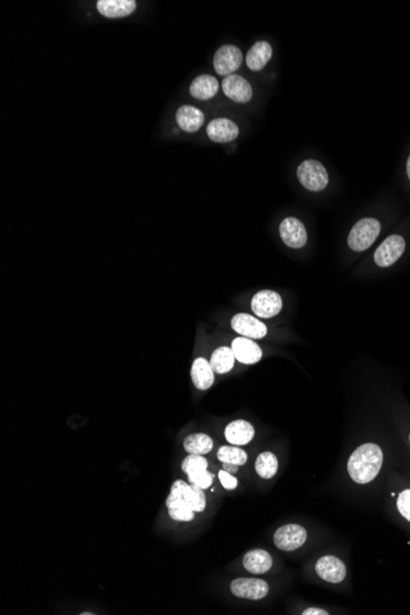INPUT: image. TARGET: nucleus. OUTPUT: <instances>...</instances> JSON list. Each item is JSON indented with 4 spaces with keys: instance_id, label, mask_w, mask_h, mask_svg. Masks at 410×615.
Wrapping results in <instances>:
<instances>
[{
    "instance_id": "nucleus-1",
    "label": "nucleus",
    "mask_w": 410,
    "mask_h": 615,
    "mask_svg": "<svg viewBox=\"0 0 410 615\" xmlns=\"http://www.w3.org/2000/svg\"><path fill=\"white\" fill-rule=\"evenodd\" d=\"M166 508L172 520L179 522L193 521L197 512L207 508V498L203 489L184 480H176L171 486L170 495L166 500Z\"/></svg>"
},
{
    "instance_id": "nucleus-2",
    "label": "nucleus",
    "mask_w": 410,
    "mask_h": 615,
    "mask_svg": "<svg viewBox=\"0 0 410 615\" xmlns=\"http://www.w3.org/2000/svg\"><path fill=\"white\" fill-rule=\"evenodd\" d=\"M382 463L383 453L380 446L375 443H365L350 455L348 472L355 483H371L380 473Z\"/></svg>"
},
{
    "instance_id": "nucleus-3",
    "label": "nucleus",
    "mask_w": 410,
    "mask_h": 615,
    "mask_svg": "<svg viewBox=\"0 0 410 615\" xmlns=\"http://www.w3.org/2000/svg\"><path fill=\"white\" fill-rule=\"evenodd\" d=\"M381 232L380 221L373 217H365L358 220L348 236V244L355 252H363L370 249L378 240Z\"/></svg>"
},
{
    "instance_id": "nucleus-4",
    "label": "nucleus",
    "mask_w": 410,
    "mask_h": 615,
    "mask_svg": "<svg viewBox=\"0 0 410 615\" xmlns=\"http://www.w3.org/2000/svg\"><path fill=\"white\" fill-rule=\"evenodd\" d=\"M297 179L303 187L312 192H321L330 182L327 169L317 160L302 161L297 167Z\"/></svg>"
},
{
    "instance_id": "nucleus-5",
    "label": "nucleus",
    "mask_w": 410,
    "mask_h": 615,
    "mask_svg": "<svg viewBox=\"0 0 410 615\" xmlns=\"http://www.w3.org/2000/svg\"><path fill=\"white\" fill-rule=\"evenodd\" d=\"M182 470L188 475L191 484H194L203 490L212 486L214 477L210 472H207V460L203 455H187L182 462Z\"/></svg>"
},
{
    "instance_id": "nucleus-6",
    "label": "nucleus",
    "mask_w": 410,
    "mask_h": 615,
    "mask_svg": "<svg viewBox=\"0 0 410 615\" xmlns=\"http://www.w3.org/2000/svg\"><path fill=\"white\" fill-rule=\"evenodd\" d=\"M243 61V54L240 48L234 44H224L217 49L212 66L219 76H229L235 73Z\"/></svg>"
},
{
    "instance_id": "nucleus-7",
    "label": "nucleus",
    "mask_w": 410,
    "mask_h": 615,
    "mask_svg": "<svg viewBox=\"0 0 410 615\" xmlns=\"http://www.w3.org/2000/svg\"><path fill=\"white\" fill-rule=\"evenodd\" d=\"M307 532L300 525H285L274 533V544L283 551H294L306 543Z\"/></svg>"
},
{
    "instance_id": "nucleus-8",
    "label": "nucleus",
    "mask_w": 410,
    "mask_h": 615,
    "mask_svg": "<svg viewBox=\"0 0 410 615\" xmlns=\"http://www.w3.org/2000/svg\"><path fill=\"white\" fill-rule=\"evenodd\" d=\"M406 251V241L399 235H391L383 241L373 254V261L378 267H391L401 258Z\"/></svg>"
},
{
    "instance_id": "nucleus-9",
    "label": "nucleus",
    "mask_w": 410,
    "mask_h": 615,
    "mask_svg": "<svg viewBox=\"0 0 410 615\" xmlns=\"http://www.w3.org/2000/svg\"><path fill=\"white\" fill-rule=\"evenodd\" d=\"M251 307L260 318H272L283 309V299L273 290H262L253 296Z\"/></svg>"
},
{
    "instance_id": "nucleus-10",
    "label": "nucleus",
    "mask_w": 410,
    "mask_h": 615,
    "mask_svg": "<svg viewBox=\"0 0 410 615\" xmlns=\"http://www.w3.org/2000/svg\"><path fill=\"white\" fill-rule=\"evenodd\" d=\"M230 590L234 596L242 599L260 601L268 595L269 586L260 578H240L232 581Z\"/></svg>"
},
{
    "instance_id": "nucleus-11",
    "label": "nucleus",
    "mask_w": 410,
    "mask_h": 615,
    "mask_svg": "<svg viewBox=\"0 0 410 615\" xmlns=\"http://www.w3.org/2000/svg\"><path fill=\"white\" fill-rule=\"evenodd\" d=\"M279 232L284 244L290 249H302L307 242L305 225L296 217H287L279 226Z\"/></svg>"
},
{
    "instance_id": "nucleus-12",
    "label": "nucleus",
    "mask_w": 410,
    "mask_h": 615,
    "mask_svg": "<svg viewBox=\"0 0 410 615\" xmlns=\"http://www.w3.org/2000/svg\"><path fill=\"white\" fill-rule=\"evenodd\" d=\"M231 327L236 333L250 339H262L268 333L267 326L248 314H239L234 316Z\"/></svg>"
},
{
    "instance_id": "nucleus-13",
    "label": "nucleus",
    "mask_w": 410,
    "mask_h": 615,
    "mask_svg": "<svg viewBox=\"0 0 410 615\" xmlns=\"http://www.w3.org/2000/svg\"><path fill=\"white\" fill-rule=\"evenodd\" d=\"M222 88L224 94L237 104H247L253 96L250 83L237 74L227 76L222 81Z\"/></svg>"
},
{
    "instance_id": "nucleus-14",
    "label": "nucleus",
    "mask_w": 410,
    "mask_h": 615,
    "mask_svg": "<svg viewBox=\"0 0 410 615\" xmlns=\"http://www.w3.org/2000/svg\"><path fill=\"white\" fill-rule=\"evenodd\" d=\"M316 573L325 583H340L346 576V566L337 556L325 555L317 561Z\"/></svg>"
},
{
    "instance_id": "nucleus-15",
    "label": "nucleus",
    "mask_w": 410,
    "mask_h": 615,
    "mask_svg": "<svg viewBox=\"0 0 410 615\" xmlns=\"http://www.w3.org/2000/svg\"><path fill=\"white\" fill-rule=\"evenodd\" d=\"M231 349L235 354L236 360L245 365H253L263 357L260 345L253 342V339L246 337L234 339Z\"/></svg>"
},
{
    "instance_id": "nucleus-16",
    "label": "nucleus",
    "mask_w": 410,
    "mask_h": 615,
    "mask_svg": "<svg viewBox=\"0 0 410 615\" xmlns=\"http://www.w3.org/2000/svg\"><path fill=\"white\" fill-rule=\"evenodd\" d=\"M239 127L227 118H217L207 124V134L214 143H230L239 136Z\"/></svg>"
},
{
    "instance_id": "nucleus-17",
    "label": "nucleus",
    "mask_w": 410,
    "mask_h": 615,
    "mask_svg": "<svg viewBox=\"0 0 410 615\" xmlns=\"http://www.w3.org/2000/svg\"><path fill=\"white\" fill-rule=\"evenodd\" d=\"M96 8L104 18L121 19L132 15L137 9V3L134 0H99Z\"/></svg>"
},
{
    "instance_id": "nucleus-18",
    "label": "nucleus",
    "mask_w": 410,
    "mask_h": 615,
    "mask_svg": "<svg viewBox=\"0 0 410 615\" xmlns=\"http://www.w3.org/2000/svg\"><path fill=\"white\" fill-rule=\"evenodd\" d=\"M204 113L199 108L189 105H184L177 109L176 122L179 127L187 133H194L199 131L204 123Z\"/></svg>"
},
{
    "instance_id": "nucleus-19",
    "label": "nucleus",
    "mask_w": 410,
    "mask_h": 615,
    "mask_svg": "<svg viewBox=\"0 0 410 615\" xmlns=\"http://www.w3.org/2000/svg\"><path fill=\"white\" fill-rule=\"evenodd\" d=\"M255 437V428L246 420H235L225 429V438L234 446H245Z\"/></svg>"
},
{
    "instance_id": "nucleus-20",
    "label": "nucleus",
    "mask_w": 410,
    "mask_h": 615,
    "mask_svg": "<svg viewBox=\"0 0 410 615\" xmlns=\"http://www.w3.org/2000/svg\"><path fill=\"white\" fill-rule=\"evenodd\" d=\"M191 377L194 387L200 390H209L215 381L212 365L204 357H198L194 360L191 369Z\"/></svg>"
},
{
    "instance_id": "nucleus-21",
    "label": "nucleus",
    "mask_w": 410,
    "mask_h": 615,
    "mask_svg": "<svg viewBox=\"0 0 410 615\" xmlns=\"http://www.w3.org/2000/svg\"><path fill=\"white\" fill-rule=\"evenodd\" d=\"M243 568L251 573L262 575L268 573L273 566V559L268 551L263 549L250 550L243 556Z\"/></svg>"
},
{
    "instance_id": "nucleus-22",
    "label": "nucleus",
    "mask_w": 410,
    "mask_h": 615,
    "mask_svg": "<svg viewBox=\"0 0 410 615\" xmlns=\"http://www.w3.org/2000/svg\"><path fill=\"white\" fill-rule=\"evenodd\" d=\"M272 56H273V48L270 46V43L260 41V42L255 43L250 48V51L247 52L246 64L251 71H260L268 64Z\"/></svg>"
},
{
    "instance_id": "nucleus-23",
    "label": "nucleus",
    "mask_w": 410,
    "mask_h": 615,
    "mask_svg": "<svg viewBox=\"0 0 410 615\" xmlns=\"http://www.w3.org/2000/svg\"><path fill=\"white\" fill-rule=\"evenodd\" d=\"M217 91H219V81L217 78L207 74L197 76L189 86V92L194 99L202 100V101L212 99L217 94Z\"/></svg>"
},
{
    "instance_id": "nucleus-24",
    "label": "nucleus",
    "mask_w": 410,
    "mask_h": 615,
    "mask_svg": "<svg viewBox=\"0 0 410 615\" xmlns=\"http://www.w3.org/2000/svg\"><path fill=\"white\" fill-rule=\"evenodd\" d=\"M235 354L232 352V349L229 348V347H220L212 352L209 362H210L214 372L224 375V374L231 371L235 366Z\"/></svg>"
},
{
    "instance_id": "nucleus-25",
    "label": "nucleus",
    "mask_w": 410,
    "mask_h": 615,
    "mask_svg": "<svg viewBox=\"0 0 410 615\" xmlns=\"http://www.w3.org/2000/svg\"><path fill=\"white\" fill-rule=\"evenodd\" d=\"M214 442L207 434H193L186 437L183 441L184 451L188 455H204L212 451Z\"/></svg>"
},
{
    "instance_id": "nucleus-26",
    "label": "nucleus",
    "mask_w": 410,
    "mask_h": 615,
    "mask_svg": "<svg viewBox=\"0 0 410 615\" xmlns=\"http://www.w3.org/2000/svg\"><path fill=\"white\" fill-rule=\"evenodd\" d=\"M255 468L257 474L260 475V478L272 479L278 472V458L272 452H263L257 457Z\"/></svg>"
},
{
    "instance_id": "nucleus-27",
    "label": "nucleus",
    "mask_w": 410,
    "mask_h": 615,
    "mask_svg": "<svg viewBox=\"0 0 410 615\" xmlns=\"http://www.w3.org/2000/svg\"><path fill=\"white\" fill-rule=\"evenodd\" d=\"M247 453L245 450H242L237 446H222L217 451V460L222 463L227 465H234L240 467V465H246L247 462Z\"/></svg>"
},
{
    "instance_id": "nucleus-28",
    "label": "nucleus",
    "mask_w": 410,
    "mask_h": 615,
    "mask_svg": "<svg viewBox=\"0 0 410 615\" xmlns=\"http://www.w3.org/2000/svg\"><path fill=\"white\" fill-rule=\"evenodd\" d=\"M397 508L401 512L402 516L410 522V489L402 491L397 498Z\"/></svg>"
},
{
    "instance_id": "nucleus-29",
    "label": "nucleus",
    "mask_w": 410,
    "mask_h": 615,
    "mask_svg": "<svg viewBox=\"0 0 410 615\" xmlns=\"http://www.w3.org/2000/svg\"><path fill=\"white\" fill-rule=\"evenodd\" d=\"M219 479H220L222 486L227 490H235L237 488V484H239L237 479L227 470H222L219 472Z\"/></svg>"
},
{
    "instance_id": "nucleus-30",
    "label": "nucleus",
    "mask_w": 410,
    "mask_h": 615,
    "mask_svg": "<svg viewBox=\"0 0 410 615\" xmlns=\"http://www.w3.org/2000/svg\"><path fill=\"white\" fill-rule=\"evenodd\" d=\"M328 611H323L321 608H308L302 611V615H328Z\"/></svg>"
},
{
    "instance_id": "nucleus-31",
    "label": "nucleus",
    "mask_w": 410,
    "mask_h": 615,
    "mask_svg": "<svg viewBox=\"0 0 410 615\" xmlns=\"http://www.w3.org/2000/svg\"><path fill=\"white\" fill-rule=\"evenodd\" d=\"M222 465H224V470H227L229 473H236L239 470L237 465H227V463H222Z\"/></svg>"
},
{
    "instance_id": "nucleus-32",
    "label": "nucleus",
    "mask_w": 410,
    "mask_h": 615,
    "mask_svg": "<svg viewBox=\"0 0 410 615\" xmlns=\"http://www.w3.org/2000/svg\"><path fill=\"white\" fill-rule=\"evenodd\" d=\"M406 174H408V177L410 179V155L408 157V161H406Z\"/></svg>"
},
{
    "instance_id": "nucleus-33",
    "label": "nucleus",
    "mask_w": 410,
    "mask_h": 615,
    "mask_svg": "<svg viewBox=\"0 0 410 615\" xmlns=\"http://www.w3.org/2000/svg\"><path fill=\"white\" fill-rule=\"evenodd\" d=\"M95 613H81V615H94Z\"/></svg>"
},
{
    "instance_id": "nucleus-34",
    "label": "nucleus",
    "mask_w": 410,
    "mask_h": 615,
    "mask_svg": "<svg viewBox=\"0 0 410 615\" xmlns=\"http://www.w3.org/2000/svg\"><path fill=\"white\" fill-rule=\"evenodd\" d=\"M409 441H410V436H409Z\"/></svg>"
}]
</instances>
